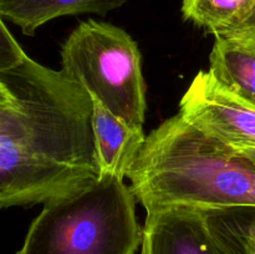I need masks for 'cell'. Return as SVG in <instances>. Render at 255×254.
Returning <instances> with one entry per match:
<instances>
[{
	"mask_svg": "<svg viewBox=\"0 0 255 254\" xmlns=\"http://www.w3.org/2000/svg\"><path fill=\"white\" fill-rule=\"evenodd\" d=\"M92 99L26 56L0 72V208L46 203L100 178Z\"/></svg>",
	"mask_w": 255,
	"mask_h": 254,
	"instance_id": "6da1fadb",
	"label": "cell"
},
{
	"mask_svg": "<svg viewBox=\"0 0 255 254\" xmlns=\"http://www.w3.org/2000/svg\"><path fill=\"white\" fill-rule=\"evenodd\" d=\"M126 177L147 213L255 207V167L179 112L146 136Z\"/></svg>",
	"mask_w": 255,
	"mask_h": 254,
	"instance_id": "7a4b0ae2",
	"label": "cell"
},
{
	"mask_svg": "<svg viewBox=\"0 0 255 254\" xmlns=\"http://www.w3.org/2000/svg\"><path fill=\"white\" fill-rule=\"evenodd\" d=\"M141 243L131 189L124 179L101 176L44 203L17 254H134Z\"/></svg>",
	"mask_w": 255,
	"mask_h": 254,
	"instance_id": "3957f363",
	"label": "cell"
},
{
	"mask_svg": "<svg viewBox=\"0 0 255 254\" xmlns=\"http://www.w3.org/2000/svg\"><path fill=\"white\" fill-rule=\"evenodd\" d=\"M61 65L94 101L143 128L147 86L141 52L124 29L92 19L81 21L62 45Z\"/></svg>",
	"mask_w": 255,
	"mask_h": 254,
	"instance_id": "277c9868",
	"label": "cell"
},
{
	"mask_svg": "<svg viewBox=\"0 0 255 254\" xmlns=\"http://www.w3.org/2000/svg\"><path fill=\"white\" fill-rule=\"evenodd\" d=\"M179 114L224 144L255 146V106L224 89L208 71L194 76L179 102Z\"/></svg>",
	"mask_w": 255,
	"mask_h": 254,
	"instance_id": "5b68a950",
	"label": "cell"
},
{
	"mask_svg": "<svg viewBox=\"0 0 255 254\" xmlns=\"http://www.w3.org/2000/svg\"><path fill=\"white\" fill-rule=\"evenodd\" d=\"M141 254H232L209 228L203 212L168 208L149 212Z\"/></svg>",
	"mask_w": 255,
	"mask_h": 254,
	"instance_id": "8992f818",
	"label": "cell"
},
{
	"mask_svg": "<svg viewBox=\"0 0 255 254\" xmlns=\"http://www.w3.org/2000/svg\"><path fill=\"white\" fill-rule=\"evenodd\" d=\"M91 126L100 177L124 179L144 143L143 128L131 126L94 100Z\"/></svg>",
	"mask_w": 255,
	"mask_h": 254,
	"instance_id": "52a82bcc",
	"label": "cell"
},
{
	"mask_svg": "<svg viewBox=\"0 0 255 254\" xmlns=\"http://www.w3.org/2000/svg\"><path fill=\"white\" fill-rule=\"evenodd\" d=\"M127 0H0V16L32 36L40 26L66 15L100 14L121 7Z\"/></svg>",
	"mask_w": 255,
	"mask_h": 254,
	"instance_id": "ba28073f",
	"label": "cell"
},
{
	"mask_svg": "<svg viewBox=\"0 0 255 254\" xmlns=\"http://www.w3.org/2000/svg\"><path fill=\"white\" fill-rule=\"evenodd\" d=\"M214 37L208 72L224 89L255 106V50L236 40Z\"/></svg>",
	"mask_w": 255,
	"mask_h": 254,
	"instance_id": "9c48e42d",
	"label": "cell"
},
{
	"mask_svg": "<svg viewBox=\"0 0 255 254\" xmlns=\"http://www.w3.org/2000/svg\"><path fill=\"white\" fill-rule=\"evenodd\" d=\"M255 11V0H183L182 14L212 35H221L246 21Z\"/></svg>",
	"mask_w": 255,
	"mask_h": 254,
	"instance_id": "30bf717a",
	"label": "cell"
},
{
	"mask_svg": "<svg viewBox=\"0 0 255 254\" xmlns=\"http://www.w3.org/2000/svg\"><path fill=\"white\" fill-rule=\"evenodd\" d=\"M202 212L214 236L232 254H255V207Z\"/></svg>",
	"mask_w": 255,
	"mask_h": 254,
	"instance_id": "8fae6325",
	"label": "cell"
},
{
	"mask_svg": "<svg viewBox=\"0 0 255 254\" xmlns=\"http://www.w3.org/2000/svg\"><path fill=\"white\" fill-rule=\"evenodd\" d=\"M24 50L15 40L0 16V72L7 71L20 65L26 57Z\"/></svg>",
	"mask_w": 255,
	"mask_h": 254,
	"instance_id": "7c38bea8",
	"label": "cell"
},
{
	"mask_svg": "<svg viewBox=\"0 0 255 254\" xmlns=\"http://www.w3.org/2000/svg\"><path fill=\"white\" fill-rule=\"evenodd\" d=\"M216 36L236 40V41L242 42L255 50V11L241 25L224 32V34L216 35Z\"/></svg>",
	"mask_w": 255,
	"mask_h": 254,
	"instance_id": "4fadbf2b",
	"label": "cell"
},
{
	"mask_svg": "<svg viewBox=\"0 0 255 254\" xmlns=\"http://www.w3.org/2000/svg\"><path fill=\"white\" fill-rule=\"evenodd\" d=\"M237 154L243 157L244 159L249 162L252 166L255 167V146L254 144H236V146H229Z\"/></svg>",
	"mask_w": 255,
	"mask_h": 254,
	"instance_id": "5bb4252c",
	"label": "cell"
}]
</instances>
